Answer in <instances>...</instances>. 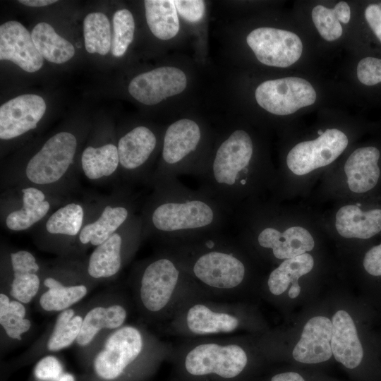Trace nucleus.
I'll return each instance as SVG.
<instances>
[{
	"mask_svg": "<svg viewBox=\"0 0 381 381\" xmlns=\"http://www.w3.org/2000/svg\"><path fill=\"white\" fill-rule=\"evenodd\" d=\"M140 216L142 238L182 239L224 231L231 215L200 189L192 190L177 178L153 185Z\"/></svg>",
	"mask_w": 381,
	"mask_h": 381,
	"instance_id": "f257e3e1",
	"label": "nucleus"
},
{
	"mask_svg": "<svg viewBox=\"0 0 381 381\" xmlns=\"http://www.w3.org/2000/svg\"><path fill=\"white\" fill-rule=\"evenodd\" d=\"M160 241L180 268L205 286L228 290L245 278L246 265L224 231Z\"/></svg>",
	"mask_w": 381,
	"mask_h": 381,
	"instance_id": "f03ea898",
	"label": "nucleus"
},
{
	"mask_svg": "<svg viewBox=\"0 0 381 381\" xmlns=\"http://www.w3.org/2000/svg\"><path fill=\"white\" fill-rule=\"evenodd\" d=\"M253 143L249 133L236 129L217 145L197 176L199 188L232 217L250 185Z\"/></svg>",
	"mask_w": 381,
	"mask_h": 381,
	"instance_id": "7ed1b4c3",
	"label": "nucleus"
},
{
	"mask_svg": "<svg viewBox=\"0 0 381 381\" xmlns=\"http://www.w3.org/2000/svg\"><path fill=\"white\" fill-rule=\"evenodd\" d=\"M202 140L201 128L193 120L182 119L169 126L163 138L161 162L149 183L153 186L182 174L197 176L204 165L197 157Z\"/></svg>",
	"mask_w": 381,
	"mask_h": 381,
	"instance_id": "20e7f679",
	"label": "nucleus"
},
{
	"mask_svg": "<svg viewBox=\"0 0 381 381\" xmlns=\"http://www.w3.org/2000/svg\"><path fill=\"white\" fill-rule=\"evenodd\" d=\"M246 351L238 345L201 344L184 357L181 381H237L247 368Z\"/></svg>",
	"mask_w": 381,
	"mask_h": 381,
	"instance_id": "39448f33",
	"label": "nucleus"
},
{
	"mask_svg": "<svg viewBox=\"0 0 381 381\" xmlns=\"http://www.w3.org/2000/svg\"><path fill=\"white\" fill-rule=\"evenodd\" d=\"M101 341L93 356L92 367L95 375L104 381L121 377L143 351V335L131 325L109 332Z\"/></svg>",
	"mask_w": 381,
	"mask_h": 381,
	"instance_id": "423d86ee",
	"label": "nucleus"
},
{
	"mask_svg": "<svg viewBox=\"0 0 381 381\" xmlns=\"http://www.w3.org/2000/svg\"><path fill=\"white\" fill-rule=\"evenodd\" d=\"M76 149L77 139L71 133L62 131L49 138L25 167V186L40 188L59 183L68 174Z\"/></svg>",
	"mask_w": 381,
	"mask_h": 381,
	"instance_id": "0eeeda50",
	"label": "nucleus"
},
{
	"mask_svg": "<svg viewBox=\"0 0 381 381\" xmlns=\"http://www.w3.org/2000/svg\"><path fill=\"white\" fill-rule=\"evenodd\" d=\"M182 272L167 253L147 261L138 276V296L141 307L150 314L162 311L170 302Z\"/></svg>",
	"mask_w": 381,
	"mask_h": 381,
	"instance_id": "6e6552de",
	"label": "nucleus"
},
{
	"mask_svg": "<svg viewBox=\"0 0 381 381\" xmlns=\"http://www.w3.org/2000/svg\"><path fill=\"white\" fill-rule=\"evenodd\" d=\"M141 238L140 217L135 216L106 241L95 247L85 266L88 277L95 282L118 274Z\"/></svg>",
	"mask_w": 381,
	"mask_h": 381,
	"instance_id": "1a4fd4ad",
	"label": "nucleus"
},
{
	"mask_svg": "<svg viewBox=\"0 0 381 381\" xmlns=\"http://www.w3.org/2000/svg\"><path fill=\"white\" fill-rule=\"evenodd\" d=\"M255 97L265 110L284 116L312 105L316 100V92L308 80L292 76L262 83L256 88Z\"/></svg>",
	"mask_w": 381,
	"mask_h": 381,
	"instance_id": "9d476101",
	"label": "nucleus"
},
{
	"mask_svg": "<svg viewBox=\"0 0 381 381\" xmlns=\"http://www.w3.org/2000/svg\"><path fill=\"white\" fill-rule=\"evenodd\" d=\"M348 143V138L342 131L327 129L315 140L296 144L287 155V167L296 175L306 174L334 162Z\"/></svg>",
	"mask_w": 381,
	"mask_h": 381,
	"instance_id": "9b49d317",
	"label": "nucleus"
},
{
	"mask_svg": "<svg viewBox=\"0 0 381 381\" xmlns=\"http://www.w3.org/2000/svg\"><path fill=\"white\" fill-rule=\"evenodd\" d=\"M246 42L257 59L270 66H290L300 59L303 52V44L297 35L277 28H256L248 35Z\"/></svg>",
	"mask_w": 381,
	"mask_h": 381,
	"instance_id": "f8f14e48",
	"label": "nucleus"
},
{
	"mask_svg": "<svg viewBox=\"0 0 381 381\" xmlns=\"http://www.w3.org/2000/svg\"><path fill=\"white\" fill-rule=\"evenodd\" d=\"M91 279L87 272L81 276L57 270L42 274V286L36 297L39 308L47 313H60L72 308L89 293Z\"/></svg>",
	"mask_w": 381,
	"mask_h": 381,
	"instance_id": "ddd939ff",
	"label": "nucleus"
},
{
	"mask_svg": "<svg viewBox=\"0 0 381 381\" xmlns=\"http://www.w3.org/2000/svg\"><path fill=\"white\" fill-rule=\"evenodd\" d=\"M157 144L155 133L144 126L135 127L121 137L117 145L119 167L126 179L150 181L147 164Z\"/></svg>",
	"mask_w": 381,
	"mask_h": 381,
	"instance_id": "4468645a",
	"label": "nucleus"
},
{
	"mask_svg": "<svg viewBox=\"0 0 381 381\" xmlns=\"http://www.w3.org/2000/svg\"><path fill=\"white\" fill-rule=\"evenodd\" d=\"M187 78L183 71L173 66H162L135 76L130 83V95L138 102L153 105L182 92Z\"/></svg>",
	"mask_w": 381,
	"mask_h": 381,
	"instance_id": "2eb2a0df",
	"label": "nucleus"
},
{
	"mask_svg": "<svg viewBox=\"0 0 381 381\" xmlns=\"http://www.w3.org/2000/svg\"><path fill=\"white\" fill-rule=\"evenodd\" d=\"M46 111L42 97L34 94L22 95L0 107V138L11 140L35 129Z\"/></svg>",
	"mask_w": 381,
	"mask_h": 381,
	"instance_id": "dca6fc26",
	"label": "nucleus"
},
{
	"mask_svg": "<svg viewBox=\"0 0 381 381\" xmlns=\"http://www.w3.org/2000/svg\"><path fill=\"white\" fill-rule=\"evenodd\" d=\"M127 315L126 308L116 300L105 298L92 304L84 313L75 344L83 349L97 344L101 336H106L123 326Z\"/></svg>",
	"mask_w": 381,
	"mask_h": 381,
	"instance_id": "f3484780",
	"label": "nucleus"
},
{
	"mask_svg": "<svg viewBox=\"0 0 381 381\" xmlns=\"http://www.w3.org/2000/svg\"><path fill=\"white\" fill-rule=\"evenodd\" d=\"M0 59L13 62L23 71L40 70L43 57L28 30L19 22L10 20L0 26Z\"/></svg>",
	"mask_w": 381,
	"mask_h": 381,
	"instance_id": "a211bd4d",
	"label": "nucleus"
},
{
	"mask_svg": "<svg viewBox=\"0 0 381 381\" xmlns=\"http://www.w3.org/2000/svg\"><path fill=\"white\" fill-rule=\"evenodd\" d=\"M134 210L133 200L128 196L105 205L95 219L83 226L78 237L80 245L99 246L135 217Z\"/></svg>",
	"mask_w": 381,
	"mask_h": 381,
	"instance_id": "6ab92c4d",
	"label": "nucleus"
},
{
	"mask_svg": "<svg viewBox=\"0 0 381 381\" xmlns=\"http://www.w3.org/2000/svg\"><path fill=\"white\" fill-rule=\"evenodd\" d=\"M10 265L8 296L28 304L36 298L41 289L42 272L40 266L33 254L25 250L11 253Z\"/></svg>",
	"mask_w": 381,
	"mask_h": 381,
	"instance_id": "aec40b11",
	"label": "nucleus"
},
{
	"mask_svg": "<svg viewBox=\"0 0 381 381\" xmlns=\"http://www.w3.org/2000/svg\"><path fill=\"white\" fill-rule=\"evenodd\" d=\"M332 321L325 316L310 319L305 326L293 351V358L305 364H316L328 361L332 355Z\"/></svg>",
	"mask_w": 381,
	"mask_h": 381,
	"instance_id": "412c9836",
	"label": "nucleus"
},
{
	"mask_svg": "<svg viewBox=\"0 0 381 381\" xmlns=\"http://www.w3.org/2000/svg\"><path fill=\"white\" fill-rule=\"evenodd\" d=\"M258 245L271 249L277 259H289L313 250L315 242L306 229L292 226L283 232L273 226H265L257 235Z\"/></svg>",
	"mask_w": 381,
	"mask_h": 381,
	"instance_id": "4be33fe9",
	"label": "nucleus"
},
{
	"mask_svg": "<svg viewBox=\"0 0 381 381\" xmlns=\"http://www.w3.org/2000/svg\"><path fill=\"white\" fill-rule=\"evenodd\" d=\"M331 348L335 360L346 368L358 367L363 358V350L355 324L349 314L340 310L333 315Z\"/></svg>",
	"mask_w": 381,
	"mask_h": 381,
	"instance_id": "5701e85b",
	"label": "nucleus"
},
{
	"mask_svg": "<svg viewBox=\"0 0 381 381\" xmlns=\"http://www.w3.org/2000/svg\"><path fill=\"white\" fill-rule=\"evenodd\" d=\"M379 150L375 147H360L354 150L344 164L349 189L357 193L373 188L380 177Z\"/></svg>",
	"mask_w": 381,
	"mask_h": 381,
	"instance_id": "b1692460",
	"label": "nucleus"
},
{
	"mask_svg": "<svg viewBox=\"0 0 381 381\" xmlns=\"http://www.w3.org/2000/svg\"><path fill=\"white\" fill-rule=\"evenodd\" d=\"M21 205L10 211L5 224L13 231L27 230L43 219L49 212L51 204L41 188L25 186L21 189Z\"/></svg>",
	"mask_w": 381,
	"mask_h": 381,
	"instance_id": "393cba45",
	"label": "nucleus"
},
{
	"mask_svg": "<svg viewBox=\"0 0 381 381\" xmlns=\"http://www.w3.org/2000/svg\"><path fill=\"white\" fill-rule=\"evenodd\" d=\"M335 225L343 237L370 238L381 231V210L363 212L356 205L344 206L336 214Z\"/></svg>",
	"mask_w": 381,
	"mask_h": 381,
	"instance_id": "a878e982",
	"label": "nucleus"
},
{
	"mask_svg": "<svg viewBox=\"0 0 381 381\" xmlns=\"http://www.w3.org/2000/svg\"><path fill=\"white\" fill-rule=\"evenodd\" d=\"M186 323L189 330L195 334H210L233 332L239 321L231 314L214 312L203 304L197 303L188 309Z\"/></svg>",
	"mask_w": 381,
	"mask_h": 381,
	"instance_id": "bb28decb",
	"label": "nucleus"
},
{
	"mask_svg": "<svg viewBox=\"0 0 381 381\" xmlns=\"http://www.w3.org/2000/svg\"><path fill=\"white\" fill-rule=\"evenodd\" d=\"M80 162L83 174L90 180L111 176L120 166L117 146L111 143L88 146L83 150Z\"/></svg>",
	"mask_w": 381,
	"mask_h": 381,
	"instance_id": "cd10ccee",
	"label": "nucleus"
},
{
	"mask_svg": "<svg viewBox=\"0 0 381 381\" xmlns=\"http://www.w3.org/2000/svg\"><path fill=\"white\" fill-rule=\"evenodd\" d=\"M31 37L41 56L52 63H65L75 54L72 44L59 35L47 23L37 24L32 30Z\"/></svg>",
	"mask_w": 381,
	"mask_h": 381,
	"instance_id": "c85d7f7f",
	"label": "nucleus"
},
{
	"mask_svg": "<svg viewBox=\"0 0 381 381\" xmlns=\"http://www.w3.org/2000/svg\"><path fill=\"white\" fill-rule=\"evenodd\" d=\"M145 17L152 34L162 40L175 37L179 30L177 10L171 0H146Z\"/></svg>",
	"mask_w": 381,
	"mask_h": 381,
	"instance_id": "c756f323",
	"label": "nucleus"
},
{
	"mask_svg": "<svg viewBox=\"0 0 381 381\" xmlns=\"http://www.w3.org/2000/svg\"><path fill=\"white\" fill-rule=\"evenodd\" d=\"M85 310L77 312L73 307L59 313L45 341L47 352H57L69 347L79 335Z\"/></svg>",
	"mask_w": 381,
	"mask_h": 381,
	"instance_id": "7c9ffc66",
	"label": "nucleus"
},
{
	"mask_svg": "<svg viewBox=\"0 0 381 381\" xmlns=\"http://www.w3.org/2000/svg\"><path fill=\"white\" fill-rule=\"evenodd\" d=\"M84 219L83 205L78 202H69L49 214L44 228L46 232L53 237L76 239L85 224Z\"/></svg>",
	"mask_w": 381,
	"mask_h": 381,
	"instance_id": "2f4dec72",
	"label": "nucleus"
},
{
	"mask_svg": "<svg viewBox=\"0 0 381 381\" xmlns=\"http://www.w3.org/2000/svg\"><path fill=\"white\" fill-rule=\"evenodd\" d=\"M314 265V260L308 253L286 259L269 276L267 284L270 292L276 296L283 294L291 283L298 286V279L310 272Z\"/></svg>",
	"mask_w": 381,
	"mask_h": 381,
	"instance_id": "473e14b6",
	"label": "nucleus"
},
{
	"mask_svg": "<svg viewBox=\"0 0 381 381\" xmlns=\"http://www.w3.org/2000/svg\"><path fill=\"white\" fill-rule=\"evenodd\" d=\"M312 20L321 37L331 42L339 39L342 35V27L339 22L348 23L351 18V10L345 1L337 3L334 8L317 5L312 10Z\"/></svg>",
	"mask_w": 381,
	"mask_h": 381,
	"instance_id": "72a5a7b5",
	"label": "nucleus"
},
{
	"mask_svg": "<svg viewBox=\"0 0 381 381\" xmlns=\"http://www.w3.org/2000/svg\"><path fill=\"white\" fill-rule=\"evenodd\" d=\"M26 316L27 308L24 303L1 292L0 325L8 338L20 341L23 335L30 329L32 322Z\"/></svg>",
	"mask_w": 381,
	"mask_h": 381,
	"instance_id": "f704fd0d",
	"label": "nucleus"
},
{
	"mask_svg": "<svg viewBox=\"0 0 381 381\" xmlns=\"http://www.w3.org/2000/svg\"><path fill=\"white\" fill-rule=\"evenodd\" d=\"M86 51L106 55L111 47L110 23L107 16L95 12L87 14L83 21Z\"/></svg>",
	"mask_w": 381,
	"mask_h": 381,
	"instance_id": "c9c22d12",
	"label": "nucleus"
},
{
	"mask_svg": "<svg viewBox=\"0 0 381 381\" xmlns=\"http://www.w3.org/2000/svg\"><path fill=\"white\" fill-rule=\"evenodd\" d=\"M113 27L111 50L114 56L120 57L125 54L133 40L135 23L132 13L125 8L116 11Z\"/></svg>",
	"mask_w": 381,
	"mask_h": 381,
	"instance_id": "e433bc0d",
	"label": "nucleus"
},
{
	"mask_svg": "<svg viewBox=\"0 0 381 381\" xmlns=\"http://www.w3.org/2000/svg\"><path fill=\"white\" fill-rule=\"evenodd\" d=\"M64 373L61 362L53 355L42 357L34 368V375L40 381H57Z\"/></svg>",
	"mask_w": 381,
	"mask_h": 381,
	"instance_id": "4c0bfd02",
	"label": "nucleus"
},
{
	"mask_svg": "<svg viewBox=\"0 0 381 381\" xmlns=\"http://www.w3.org/2000/svg\"><path fill=\"white\" fill-rule=\"evenodd\" d=\"M357 77L361 83L368 86L381 83V59H362L357 66Z\"/></svg>",
	"mask_w": 381,
	"mask_h": 381,
	"instance_id": "58836bf2",
	"label": "nucleus"
},
{
	"mask_svg": "<svg viewBox=\"0 0 381 381\" xmlns=\"http://www.w3.org/2000/svg\"><path fill=\"white\" fill-rule=\"evenodd\" d=\"M174 3L181 16L189 22H198L204 16L205 4L203 1L174 0Z\"/></svg>",
	"mask_w": 381,
	"mask_h": 381,
	"instance_id": "ea45409f",
	"label": "nucleus"
},
{
	"mask_svg": "<svg viewBox=\"0 0 381 381\" xmlns=\"http://www.w3.org/2000/svg\"><path fill=\"white\" fill-rule=\"evenodd\" d=\"M363 266L370 274L381 276V244L373 247L365 253Z\"/></svg>",
	"mask_w": 381,
	"mask_h": 381,
	"instance_id": "a19ab883",
	"label": "nucleus"
},
{
	"mask_svg": "<svg viewBox=\"0 0 381 381\" xmlns=\"http://www.w3.org/2000/svg\"><path fill=\"white\" fill-rule=\"evenodd\" d=\"M365 18L374 34L381 42V5H368L365 10Z\"/></svg>",
	"mask_w": 381,
	"mask_h": 381,
	"instance_id": "79ce46f5",
	"label": "nucleus"
},
{
	"mask_svg": "<svg viewBox=\"0 0 381 381\" xmlns=\"http://www.w3.org/2000/svg\"><path fill=\"white\" fill-rule=\"evenodd\" d=\"M270 381H306L305 377L298 372L286 371L272 375Z\"/></svg>",
	"mask_w": 381,
	"mask_h": 381,
	"instance_id": "37998d69",
	"label": "nucleus"
},
{
	"mask_svg": "<svg viewBox=\"0 0 381 381\" xmlns=\"http://www.w3.org/2000/svg\"><path fill=\"white\" fill-rule=\"evenodd\" d=\"M20 3L32 7H42L46 6L54 3H56L57 1L55 0H20Z\"/></svg>",
	"mask_w": 381,
	"mask_h": 381,
	"instance_id": "c03bdc74",
	"label": "nucleus"
},
{
	"mask_svg": "<svg viewBox=\"0 0 381 381\" xmlns=\"http://www.w3.org/2000/svg\"><path fill=\"white\" fill-rule=\"evenodd\" d=\"M301 291V287L300 286H291V288L289 290V296L291 298H294L297 297Z\"/></svg>",
	"mask_w": 381,
	"mask_h": 381,
	"instance_id": "a18cd8bd",
	"label": "nucleus"
},
{
	"mask_svg": "<svg viewBox=\"0 0 381 381\" xmlns=\"http://www.w3.org/2000/svg\"><path fill=\"white\" fill-rule=\"evenodd\" d=\"M57 381H75V378L71 373L64 372Z\"/></svg>",
	"mask_w": 381,
	"mask_h": 381,
	"instance_id": "49530a36",
	"label": "nucleus"
}]
</instances>
